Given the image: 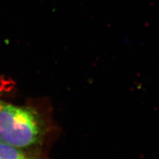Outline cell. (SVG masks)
<instances>
[{"label": "cell", "mask_w": 159, "mask_h": 159, "mask_svg": "<svg viewBox=\"0 0 159 159\" xmlns=\"http://www.w3.org/2000/svg\"><path fill=\"white\" fill-rule=\"evenodd\" d=\"M52 130L48 117L33 107L0 100V142L28 150H41Z\"/></svg>", "instance_id": "1"}, {"label": "cell", "mask_w": 159, "mask_h": 159, "mask_svg": "<svg viewBox=\"0 0 159 159\" xmlns=\"http://www.w3.org/2000/svg\"><path fill=\"white\" fill-rule=\"evenodd\" d=\"M0 159H49L41 150H28L0 142Z\"/></svg>", "instance_id": "2"}]
</instances>
